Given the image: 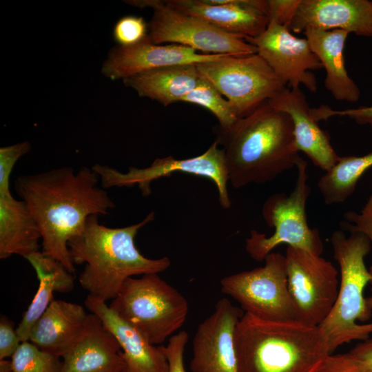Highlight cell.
I'll return each mask as SVG.
<instances>
[{
	"label": "cell",
	"instance_id": "6da1fadb",
	"mask_svg": "<svg viewBox=\"0 0 372 372\" xmlns=\"http://www.w3.org/2000/svg\"><path fill=\"white\" fill-rule=\"evenodd\" d=\"M99 175L86 167L77 172L64 167L21 176L15 189L37 222L42 252L75 271L68 242L92 215H107L115 207L107 192L99 186Z\"/></svg>",
	"mask_w": 372,
	"mask_h": 372
},
{
	"label": "cell",
	"instance_id": "7a4b0ae2",
	"mask_svg": "<svg viewBox=\"0 0 372 372\" xmlns=\"http://www.w3.org/2000/svg\"><path fill=\"white\" fill-rule=\"evenodd\" d=\"M214 132L235 188L272 181L296 167L301 158L290 116L267 102L228 128L216 125Z\"/></svg>",
	"mask_w": 372,
	"mask_h": 372
},
{
	"label": "cell",
	"instance_id": "3957f363",
	"mask_svg": "<svg viewBox=\"0 0 372 372\" xmlns=\"http://www.w3.org/2000/svg\"><path fill=\"white\" fill-rule=\"evenodd\" d=\"M154 216L152 211L138 223L118 228L100 224L97 215L87 218L68 246L74 265L85 264L79 282L88 295L106 302L116 296L127 278L159 273L169 267L168 257L148 258L135 245L138 231L152 222Z\"/></svg>",
	"mask_w": 372,
	"mask_h": 372
},
{
	"label": "cell",
	"instance_id": "277c9868",
	"mask_svg": "<svg viewBox=\"0 0 372 372\" xmlns=\"http://www.w3.org/2000/svg\"><path fill=\"white\" fill-rule=\"evenodd\" d=\"M234 345L238 372H318L331 354L320 327L245 313L236 327Z\"/></svg>",
	"mask_w": 372,
	"mask_h": 372
},
{
	"label": "cell",
	"instance_id": "5b68a950",
	"mask_svg": "<svg viewBox=\"0 0 372 372\" xmlns=\"http://www.w3.org/2000/svg\"><path fill=\"white\" fill-rule=\"evenodd\" d=\"M333 257L340 271L336 302L326 320L319 326L325 333L330 352L353 340L364 341L372 333V322L360 324L372 316L364 296V289L372 280L364 259L371 243L360 232H350L347 236L342 229L331 236Z\"/></svg>",
	"mask_w": 372,
	"mask_h": 372
},
{
	"label": "cell",
	"instance_id": "8992f818",
	"mask_svg": "<svg viewBox=\"0 0 372 372\" xmlns=\"http://www.w3.org/2000/svg\"><path fill=\"white\" fill-rule=\"evenodd\" d=\"M109 307L154 345L183 325L189 309L185 297L156 273L125 280Z\"/></svg>",
	"mask_w": 372,
	"mask_h": 372
},
{
	"label": "cell",
	"instance_id": "52a82bcc",
	"mask_svg": "<svg viewBox=\"0 0 372 372\" xmlns=\"http://www.w3.org/2000/svg\"><path fill=\"white\" fill-rule=\"evenodd\" d=\"M298 176L289 194L276 193L269 196L262 207L266 224L274 229L269 236L255 229L245 240V249L254 260L261 262L281 244L321 256L324 245L319 230L308 225L306 204L311 194L308 185L307 163L300 159Z\"/></svg>",
	"mask_w": 372,
	"mask_h": 372
},
{
	"label": "cell",
	"instance_id": "ba28073f",
	"mask_svg": "<svg viewBox=\"0 0 372 372\" xmlns=\"http://www.w3.org/2000/svg\"><path fill=\"white\" fill-rule=\"evenodd\" d=\"M196 66L200 77L234 105L239 118L249 115L287 87L257 53L225 55Z\"/></svg>",
	"mask_w": 372,
	"mask_h": 372
},
{
	"label": "cell",
	"instance_id": "9c48e42d",
	"mask_svg": "<svg viewBox=\"0 0 372 372\" xmlns=\"http://www.w3.org/2000/svg\"><path fill=\"white\" fill-rule=\"evenodd\" d=\"M220 283L222 293L237 301L245 313L269 321L297 320L285 256L279 252L268 254L264 266L225 276Z\"/></svg>",
	"mask_w": 372,
	"mask_h": 372
},
{
	"label": "cell",
	"instance_id": "30bf717a",
	"mask_svg": "<svg viewBox=\"0 0 372 372\" xmlns=\"http://www.w3.org/2000/svg\"><path fill=\"white\" fill-rule=\"evenodd\" d=\"M140 8L149 7L153 15L148 36L156 43L180 45L207 54L249 55L257 48L243 38L227 33L205 21L179 12L163 1H125Z\"/></svg>",
	"mask_w": 372,
	"mask_h": 372
},
{
	"label": "cell",
	"instance_id": "8fae6325",
	"mask_svg": "<svg viewBox=\"0 0 372 372\" xmlns=\"http://www.w3.org/2000/svg\"><path fill=\"white\" fill-rule=\"evenodd\" d=\"M288 287L296 320L319 327L336 302L340 281L333 264L302 249L287 246L285 253Z\"/></svg>",
	"mask_w": 372,
	"mask_h": 372
},
{
	"label": "cell",
	"instance_id": "7c38bea8",
	"mask_svg": "<svg viewBox=\"0 0 372 372\" xmlns=\"http://www.w3.org/2000/svg\"><path fill=\"white\" fill-rule=\"evenodd\" d=\"M92 168L99 175L103 188L130 187L137 185L143 196L151 194L152 181L169 176L172 173L183 172L205 177L216 186L221 207L229 209L231 205L227 189L229 178L225 153L216 141L199 156L186 159L172 156L157 158L147 167H130L126 173L98 163Z\"/></svg>",
	"mask_w": 372,
	"mask_h": 372
},
{
	"label": "cell",
	"instance_id": "4fadbf2b",
	"mask_svg": "<svg viewBox=\"0 0 372 372\" xmlns=\"http://www.w3.org/2000/svg\"><path fill=\"white\" fill-rule=\"evenodd\" d=\"M245 40L256 46L257 54L285 86L303 85L311 92H316V78L310 70L323 67L306 38L296 37L287 28L269 21L260 36Z\"/></svg>",
	"mask_w": 372,
	"mask_h": 372
},
{
	"label": "cell",
	"instance_id": "5bb4252c",
	"mask_svg": "<svg viewBox=\"0 0 372 372\" xmlns=\"http://www.w3.org/2000/svg\"><path fill=\"white\" fill-rule=\"evenodd\" d=\"M245 312L223 298L198 326L193 338L192 372H238L234 345L236 327Z\"/></svg>",
	"mask_w": 372,
	"mask_h": 372
},
{
	"label": "cell",
	"instance_id": "9a60e30c",
	"mask_svg": "<svg viewBox=\"0 0 372 372\" xmlns=\"http://www.w3.org/2000/svg\"><path fill=\"white\" fill-rule=\"evenodd\" d=\"M168 6L200 18L244 39L263 33L269 22L268 0H165Z\"/></svg>",
	"mask_w": 372,
	"mask_h": 372
},
{
	"label": "cell",
	"instance_id": "2e32d148",
	"mask_svg": "<svg viewBox=\"0 0 372 372\" xmlns=\"http://www.w3.org/2000/svg\"><path fill=\"white\" fill-rule=\"evenodd\" d=\"M229 54H207L177 44L160 45L149 36L141 42L130 46L117 45L108 52L101 72L116 80L156 68L187 64H198L216 60Z\"/></svg>",
	"mask_w": 372,
	"mask_h": 372
},
{
	"label": "cell",
	"instance_id": "e0dca14e",
	"mask_svg": "<svg viewBox=\"0 0 372 372\" xmlns=\"http://www.w3.org/2000/svg\"><path fill=\"white\" fill-rule=\"evenodd\" d=\"M342 30L372 37V4L368 0H301L289 30Z\"/></svg>",
	"mask_w": 372,
	"mask_h": 372
},
{
	"label": "cell",
	"instance_id": "ac0fdd59",
	"mask_svg": "<svg viewBox=\"0 0 372 372\" xmlns=\"http://www.w3.org/2000/svg\"><path fill=\"white\" fill-rule=\"evenodd\" d=\"M269 105L288 114L293 122L297 148L313 165L327 172L340 159L333 148L328 134L322 130L311 114V107L300 87H285L269 99Z\"/></svg>",
	"mask_w": 372,
	"mask_h": 372
},
{
	"label": "cell",
	"instance_id": "d6986e66",
	"mask_svg": "<svg viewBox=\"0 0 372 372\" xmlns=\"http://www.w3.org/2000/svg\"><path fill=\"white\" fill-rule=\"evenodd\" d=\"M59 372H127L121 347L95 314L90 313L81 338L61 357Z\"/></svg>",
	"mask_w": 372,
	"mask_h": 372
},
{
	"label": "cell",
	"instance_id": "ffe728a7",
	"mask_svg": "<svg viewBox=\"0 0 372 372\" xmlns=\"http://www.w3.org/2000/svg\"><path fill=\"white\" fill-rule=\"evenodd\" d=\"M85 306L101 320L118 342L128 372H167V361L160 346L152 344L138 329L112 311L105 302L88 295Z\"/></svg>",
	"mask_w": 372,
	"mask_h": 372
},
{
	"label": "cell",
	"instance_id": "44dd1931",
	"mask_svg": "<svg viewBox=\"0 0 372 372\" xmlns=\"http://www.w3.org/2000/svg\"><path fill=\"white\" fill-rule=\"evenodd\" d=\"M89 316L80 304L54 300L32 327L29 341L61 358L83 335Z\"/></svg>",
	"mask_w": 372,
	"mask_h": 372
},
{
	"label": "cell",
	"instance_id": "7402d4cb",
	"mask_svg": "<svg viewBox=\"0 0 372 372\" xmlns=\"http://www.w3.org/2000/svg\"><path fill=\"white\" fill-rule=\"evenodd\" d=\"M304 34L311 49L326 70L324 87L338 101L357 102L360 91L349 76L344 65V48L349 32L342 30L309 28Z\"/></svg>",
	"mask_w": 372,
	"mask_h": 372
},
{
	"label": "cell",
	"instance_id": "603a6c76",
	"mask_svg": "<svg viewBox=\"0 0 372 372\" xmlns=\"http://www.w3.org/2000/svg\"><path fill=\"white\" fill-rule=\"evenodd\" d=\"M25 259L37 273L39 287L16 329L21 342L29 341L32 327L54 300L53 293H68L74 287L72 273L56 260L39 251Z\"/></svg>",
	"mask_w": 372,
	"mask_h": 372
},
{
	"label": "cell",
	"instance_id": "cb8c5ba5",
	"mask_svg": "<svg viewBox=\"0 0 372 372\" xmlns=\"http://www.w3.org/2000/svg\"><path fill=\"white\" fill-rule=\"evenodd\" d=\"M41 235L25 203L11 192L0 194V258H23L39 251Z\"/></svg>",
	"mask_w": 372,
	"mask_h": 372
},
{
	"label": "cell",
	"instance_id": "d4e9b609",
	"mask_svg": "<svg viewBox=\"0 0 372 372\" xmlns=\"http://www.w3.org/2000/svg\"><path fill=\"white\" fill-rule=\"evenodd\" d=\"M196 65H176L143 72L123 79L141 97L156 101L163 106L180 102L198 83Z\"/></svg>",
	"mask_w": 372,
	"mask_h": 372
},
{
	"label": "cell",
	"instance_id": "484cf974",
	"mask_svg": "<svg viewBox=\"0 0 372 372\" xmlns=\"http://www.w3.org/2000/svg\"><path fill=\"white\" fill-rule=\"evenodd\" d=\"M372 167V152L361 156L340 157L318 181L317 186L327 205L344 203L355 192L362 174Z\"/></svg>",
	"mask_w": 372,
	"mask_h": 372
},
{
	"label": "cell",
	"instance_id": "4316f807",
	"mask_svg": "<svg viewBox=\"0 0 372 372\" xmlns=\"http://www.w3.org/2000/svg\"><path fill=\"white\" fill-rule=\"evenodd\" d=\"M180 102L198 105L208 110L218 121V125L223 128L231 127L239 119L234 105L202 77Z\"/></svg>",
	"mask_w": 372,
	"mask_h": 372
},
{
	"label": "cell",
	"instance_id": "83f0119b",
	"mask_svg": "<svg viewBox=\"0 0 372 372\" xmlns=\"http://www.w3.org/2000/svg\"><path fill=\"white\" fill-rule=\"evenodd\" d=\"M12 372H59L60 357L39 349L30 341L22 342L11 358Z\"/></svg>",
	"mask_w": 372,
	"mask_h": 372
},
{
	"label": "cell",
	"instance_id": "f1b7e54d",
	"mask_svg": "<svg viewBox=\"0 0 372 372\" xmlns=\"http://www.w3.org/2000/svg\"><path fill=\"white\" fill-rule=\"evenodd\" d=\"M148 23L141 17L125 16L118 20L113 30L115 41L121 46L137 44L148 37Z\"/></svg>",
	"mask_w": 372,
	"mask_h": 372
},
{
	"label": "cell",
	"instance_id": "f546056e",
	"mask_svg": "<svg viewBox=\"0 0 372 372\" xmlns=\"http://www.w3.org/2000/svg\"><path fill=\"white\" fill-rule=\"evenodd\" d=\"M340 225L342 230L349 232H360L365 234L369 239L372 246V194L369 196L360 212L355 211H346L343 215V220L340 222ZM369 271L372 278V265ZM370 284L372 285V280Z\"/></svg>",
	"mask_w": 372,
	"mask_h": 372
},
{
	"label": "cell",
	"instance_id": "4dcf8cb0",
	"mask_svg": "<svg viewBox=\"0 0 372 372\" xmlns=\"http://www.w3.org/2000/svg\"><path fill=\"white\" fill-rule=\"evenodd\" d=\"M31 148L28 141H23L0 148V194L10 192V177L17 161Z\"/></svg>",
	"mask_w": 372,
	"mask_h": 372
},
{
	"label": "cell",
	"instance_id": "1f68e13d",
	"mask_svg": "<svg viewBox=\"0 0 372 372\" xmlns=\"http://www.w3.org/2000/svg\"><path fill=\"white\" fill-rule=\"evenodd\" d=\"M311 111L312 116L318 122L335 116H347L358 125H368L372 128V105L335 110L327 105H322L318 107L311 108Z\"/></svg>",
	"mask_w": 372,
	"mask_h": 372
},
{
	"label": "cell",
	"instance_id": "d6a6232c",
	"mask_svg": "<svg viewBox=\"0 0 372 372\" xmlns=\"http://www.w3.org/2000/svg\"><path fill=\"white\" fill-rule=\"evenodd\" d=\"M188 338V333L180 331L168 339L166 346H160L167 361V372H186L183 354Z\"/></svg>",
	"mask_w": 372,
	"mask_h": 372
},
{
	"label": "cell",
	"instance_id": "836d02e7",
	"mask_svg": "<svg viewBox=\"0 0 372 372\" xmlns=\"http://www.w3.org/2000/svg\"><path fill=\"white\" fill-rule=\"evenodd\" d=\"M301 0H268L269 21L289 29Z\"/></svg>",
	"mask_w": 372,
	"mask_h": 372
},
{
	"label": "cell",
	"instance_id": "e575fe53",
	"mask_svg": "<svg viewBox=\"0 0 372 372\" xmlns=\"http://www.w3.org/2000/svg\"><path fill=\"white\" fill-rule=\"evenodd\" d=\"M14 325L6 316H1L0 360L12 358L21 343Z\"/></svg>",
	"mask_w": 372,
	"mask_h": 372
},
{
	"label": "cell",
	"instance_id": "d590c367",
	"mask_svg": "<svg viewBox=\"0 0 372 372\" xmlns=\"http://www.w3.org/2000/svg\"><path fill=\"white\" fill-rule=\"evenodd\" d=\"M318 372H369L358 366L347 354L329 355Z\"/></svg>",
	"mask_w": 372,
	"mask_h": 372
},
{
	"label": "cell",
	"instance_id": "8d00e7d4",
	"mask_svg": "<svg viewBox=\"0 0 372 372\" xmlns=\"http://www.w3.org/2000/svg\"><path fill=\"white\" fill-rule=\"evenodd\" d=\"M347 354L360 368L372 372V338L358 344Z\"/></svg>",
	"mask_w": 372,
	"mask_h": 372
},
{
	"label": "cell",
	"instance_id": "74e56055",
	"mask_svg": "<svg viewBox=\"0 0 372 372\" xmlns=\"http://www.w3.org/2000/svg\"><path fill=\"white\" fill-rule=\"evenodd\" d=\"M0 372H12L11 360L6 359L0 360Z\"/></svg>",
	"mask_w": 372,
	"mask_h": 372
},
{
	"label": "cell",
	"instance_id": "f35d334b",
	"mask_svg": "<svg viewBox=\"0 0 372 372\" xmlns=\"http://www.w3.org/2000/svg\"><path fill=\"white\" fill-rule=\"evenodd\" d=\"M368 307L372 310V296L366 298Z\"/></svg>",
	"mask_w": 372,
	"mask_h": 372
},
{
	"label": "cell",
	"instance_id": "ab89813d",
	"mask_svg": "<svg viewBox=\"0 0 372 372\" xmlns=\"http://www.w3.org/2000/svg\"><path fill=\"white\" fill-rule=\"evenodd\" d=\"M371 4H372V1H371Z\"/></svg>",
	"mask_w": 372,
	"mask_h": 372
},
{
	"label": "cell",
	"instance_id": "60d3db41",
	"mask_svg": "<svg viewBox=\"0 0 372 372\" xmlns=\"http://www.w3.org/2000/svg\"><path fill=\"white\" fill-rule=\"evenodd\" d=\"M127 372H128V371H127Z\"/></svg>",
	"mask_w": 372,
	"mask_h": 372
}]
</instances>
